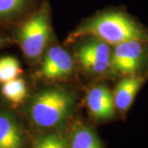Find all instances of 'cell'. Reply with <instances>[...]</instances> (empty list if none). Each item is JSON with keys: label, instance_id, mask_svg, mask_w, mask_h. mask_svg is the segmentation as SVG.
I'll return each instance as SVG.
<instances>
[{"label": "cell", "instance_id": "5b68a950", "mask_svg": "<svg viewBox=\"0 0 148 148\" xmlns=\"http://www.w3.org/2000/svg\"><path fill=\"white\" fill-rule=\"evenodd\" d=\"M111 52L110 45L93 39L81 45L76 55L85 70L91 73L101 74L110 68Z\"/></svg>", "mask_w": 148, "mask_h": 148}, {"label": "cell", "instance_id": "6da1fadb", "mask_svg": "<svg viewBox=\"0 0 148 148\" xmlns=\"http://www.w3.org/2000/svg\"><path fill=\"white\" fill-rule=\"evenodd\" d=\"M83 36H92L114 46L127 41L148 45L147 29L121 8H109L86 20L69 36V40Z\"/></svg>", "mask_w": 148, "mask_h": 148}, {"label": "cell", "instance_id": "ba28073f", "mask_svg": "<svg viewBox=\"0 0 148 148\" xmlns=\"http://www.w3.org/2000/svg\"><path fill=\"white\" fill-rule=\"evenodd\" d=\"M86 105L91 114L98 119L107 120L114 116V95L105 86H96L89 90Z\"/></svg>", "mask_w": 148, "mask_h": 148}, {"label": "cell", "instance_id": "7a4b0ae2", "mask_svg": "<svg viewBox=\"0 0 148 148\" xmlns=\"http://www.w3.org/2000/svg\"><path fill=\"white\" fill-rule=\"evenodd\" d=\"M75 105L73 94L61 87L40 90L32 97L27 107L31 121L42 128L62 127L71 115Z\"/></svg>", "mask_w": 148, "mask_h": 148}, {"label": "cell", "instance_id": "7c38bea8", "mask_svg": "<svg viewBox=\"0 0 148 148\" xmlns=\"http://www.w3.org/2000/svg\"><path fill=\"white\" fill-rule=\"evenodd\" d=\"M27 85L25 81L18 77L2 84L1 86L2 95L13 105L22 103L27 97Z\"/></svg>", "mask_w": 148, "mask_h": 148}, {"label": "cell", "instance_id": "8fae6325", "mask_svg": "<svg viewBox=\"0 0 148 148\" xmlns=\"http://www.w3.org/2000/svg\"><path fill=\"white\" fill-rule=\"evenodd\" d=\"M34 0H0V23H8L23 16Z\"/></svg>", "mask_w": 148, "mask_h": 148}, {"label": "cell", "instance_id": "5bb4252c", "mask_svg": "<svg viewBox=\"0 0 148 148\" xmlns=\"http://www.w3.org/2000/svg\"><path fill=\"white\" fill-rule=\"evenodd\" d=\"M32 148H69V140L57 132H48L34 141Z\"/></svg>", "mask_w": 148, "mask_h": 148}, {"label": "cell", "instance_id": "8992f818", "mask_svg": "<svg viewBox=\"0 0 148 148\" xmlns=\"http://www.w3.org/2000/svg\"><path fill=\"white\" fill-rule=\"evenodd\" d=\"M73 62L71 55L59 46H52L45 54L37 77L48 80L62 79L73 72Z\"/></svg>", "mask_w": 148, "mask_h": 148}, {"label": "cell", "instance_id": "4fadbf2b", "mask_svg": "<svg viewBox=\"0 0 148 148\" xmlns=\"http://www.w3.org/2000/svg\"><path fill=\"white\" fill-rule=\"evenodd\" d=\"M22 73L19 61L14 57L0 58V83L3 84L17 78Z\"/></svg>", "mask_w": 148, "mask_h": 148}, {"label": "cell", "instance_id": "9c48e42d", "mask_svg": "<svg viewBox=\"0 0 148 148\" xmlns=\"http://www.w3.org/2000/svg\"><path fill=\"white\" fill-rule=\"evenodd\" d=\"M144 82L145 78L137 75L128 76L122 79L113 94L115 109L120 112L128 110Z\"/></svg>", "mask_w": 148, "mask_h": 148}, {"label": "cell", "instance_id": "9a60e30c", "mask_svg": "<svg viewBox=\"0 0 148 148\" xmlns=\"http://www.w3.org/2000/svg\"><path fill=\"white\" fill-rule=\"evenodd\" d=\"M9 42H10L9 39H8V38H6V37L0 35V49L5 47L8 44H9Z\"/></svg>", "mask_w": 148, "mask_h": 148}, {"label": "cell", "instance_id": "277c9868", "mask_svg": "<svg viewBox=\"0 0 148 148\" xmlns=\"http://www.w3.org/2000/svg\"><path fill=\"white\" fill-rule=\"evenodd\" d=\"M145 45L139 41H127L115 45L111 52L110 69L126 77L136 75L145 63Z\"/></svg>", "mask_w": 148, "mask_h": 148}, {"label": "cell", "instance_id": "3957f363", "mask_svg": "<svg viewBox=\"0 0 148 148\" xmlns=\"http://www.w3.org/2000/svg\"><path fill=\"white\" fill-rule=\"evenodd\" d=\"M50 23V8L45 2L18 27L17 40L26 57L30 59L40 57L51 35Z\"/></svg>", "mask_w": 148, "mask_h": 148}, {"label": "cell", "instance_id": "30bf717a", "mask_svg": "<svg viewBox=\"0 0 148 148\" xmlns=\"http://www.w3.org/2000/svg\"><path fill=\"white\" fill-rule=\"evenodd\" d=\"M69 148H103L96 132L89 126L77 124L69 140Z\"/></svg>", "mask_w": 148, "mask_h": 148}, {"label": "cell", "instance_id": "52a82bcc", "mask_svg": "<svg viewBox=\"0 0 148 148\" xmlns=\"http://www.w3.org/2000/svg\"><path fill=\"white\" fill-rule=\"evenodd\" d=\"M25 136L20 122L10 111L0 109V148H24Z\"/></svg>", "mask_w": 148, "mask_h": 148}]
</instances>
